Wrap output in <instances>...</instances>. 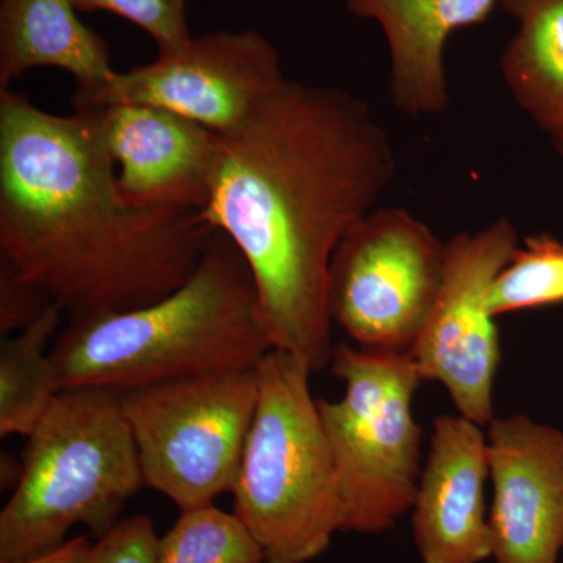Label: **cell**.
I'll return each mask as SVG.
<instances>
[{
	"label": "cell",
	"instance_id": "obj_1",
	"mask_svg": "<svg viewBox=\"0 0 563 563\" xmlns=\"http://www.w3.org/2000/svg\"><path fill=\"white\" fill-rule=\"evenodd\" d=\"M220 139L202 218L247 263L273 350L320 372L333 254L395 179L390 135L357 96L287 79Z\"/></svg>",
	"mask_w": 563,
	"mask_h": 563
},
{
	"label": "cell",
	"instance_id": "obj_2",
	"mask_svg": "<svg viewBox=\"0 0 563 563\" xmlns=\"http://www.w3.org/2000/svg\"><path fill=\"white\" fill-rule=\"evenodd\" d=\"M201 211L122 201L117 166L79 111L0 90V257L69 318L172 295L213 239Z\"/></svg>",
	"mask_w": 563,
	"mask_h": 563
},
{
	"label": "cell",
	"instance_id": "obj_3",
	"mask_svg": "<svg viewBox=\"0 0 563 563\" xmlns=\"http://www.w3.org/2000/svg\"><path fill=\"white\" fill-rule=\"evenodd\" d=\"M272 351L247 263L217 231L180 288L139 309L69 318L52 343L51 357L62 390L121 393L199 374L255 369Z\"/></svg>",
	"mask_w": 563,
	"mask_h": 563
},
{
	"label": "cell",
	"instance_id": "obj_4",
	"mask_svg": "<svg viewBox=\"0 0 563 563\" xmlns=\"http://www.w3.org/2000/svg\"><path fill=\"white\" fill-rule=\"evenodd\" d=\"M22 465L0 512V563L58 547L74 526L101 539L146 487L118 393L106 388L58 393L27 437Z\"/></svg>",
	"mask_w": 563,
	"mask_h": 563
},
{
	"label": "cell",
	"instance_id": "obj_5",
	"mask_svg": "<svg viewBox=\"0 0 563 563\" xmlns=\"http://www.w3.org/2000/svg\"><path fill=\"white\" fill-rule=\"evenodd\" d=\"M302 358L272 351L255 368L257 406L231 495L266 563H309L344 532V504Z\"/></svg>",
	"mask_w": 563,
	"mask_h": 563
},
{
	"label": "cell",
	"instance_id": "obj_6",
	"mask_svg": "<svg viewBox=\"0 0 563 563\" xmlns=\"http://www.w3.org/2000/svg\"><path fill=\"white\" fill-rule=\"evenodd\" d=\"M336 401L317 399L344 504V532L390 531L410 512L420 481L422 429L413 398L421 383L409 352L333 347Z\"/></svg>",
	"mask_w": 563,
	"mask_h": 563
},
{
	"label": "cell",
	"instance_id": "obj_7",
	"mask_svg": "<svg viewBox=\"0 0 563 563\" xmlns=\"http://www.w3.org/2000/svg\"><path fill=\"white\" fill-rule=\"evenodd\" d=\"M255 369L199 374L118 393L144 485L180 512L231 493L257 406Z\"/></svg>",
	"mask_w": 563,
	"mask_h": 563
},
{
	"label": "cell",
	"instance_id": "obj_8",
	"mask_svg": "<svg viewBox=\"0 0 563 563\" xmlns=\"http://www.w3.org/2000/svg\"><path fill=\"white\" fill-rule=\"evenodd\" d=\"M442 242L409 210L374 209L344 233L329 272V314L357 346L410 352L437 301Z\"/></svg>",
	"mask_w": 563,
	"mask_h": 563
},
{
	"label": "cell",
	"instance_id": "obj_9",
	"mask_svg": "<svg viewBox=\"0 0 563 563\" xmlns=\"http://www.w3.org/2000/svg\"><path fill=\"white\" fill-rule=\"evenodd\" d=\"M518 243L507 217L446 242L442 288L409 352L421 379L442 384L457 413L483 428L496 418L493 390L501 362L488 292Z\"/></svg>",
	"mask_w": 563,
	"mask_h": 563
},
{
	"label": "cell",
	"instance_id": "obj_10",
	"mask_svg": "<svg viewBox=\"0 0 563 563\" xmlns=\"http://www.w3.org/2000/svg\"><path fill=\"white\" fill-rule=\"evenodd\" d=\"M285 77L276 46L257 31L192 36L154 62L114 74L95 88H76L73 110L147 106L173 111L210 131L232 132Z\"/></svg>",
	"mask_w": 563,
	"mask_h": 563
},
{
	"label": "cell",
	"instance_id": "obj_11",
	"mask_svg": "<svg viewBox=\"0 0 563 563\" xmlns=\"http://www.w3.org/2000/svg\"><path fill=\"white\" fill-rule=\"evenodd\" d=\"M74 111L87 118L109 152L128 206L206 209L220 162V133L155 107L120 103Z\"/></svg>",
	"mask_w": 563,
	"mask_h": 563
},
{
	"label": "cell",
	"instance_id": "obj_12",
	"mask_svg": "<svg viewBox=\"0 0 563 563\" xmlns=\"http://www.w3.org/2000/svg\"><path fill=\"white\" fill-rule=\"evenodd\" d=\"M487 429L493 562H561L563 432L521 413Z\"/></svg>",
	"mask_w": 563,
	"mask_h": 563
},
{
	"label": "cell",
	"instance_id": "obj_13",
	"mask_svg": "<svg viewBox=\"0 0 563 563\" xmlns=\"http://www.w3.org/2000/svg\"><path fill=\"white\" fill-rule=\"evenodd\" d=\"M483 426L442 415L415 493L413 542L421 563H483L492 559L485 485L490 481Z\"/></svg>",
	"mask_w": 563,
	"mask_h": 563
},
{
	"label": "cell",
	"instance_id": "obj_14",
	"mask_svg": "<svg viewBox=\"0 0 563 563\" xmlns=\"http://www.w3.org/2000/svg\"><path fill=\"white\" fill-rule=\"evenodd\" d=\"M383 29L390 51V98L410 118L450 110L444 52L455 32L484 24L498 0H344Z\"/></svg>",
	"mask_w": 563,
	"mask_h": 563
},
{
	"label": "cell",
	"instance_id": "obj_15",
	"mask_svg": "<svg viewBox=\"0 0 563 563\" xmlns=\"http://www.w3.org/2000/svg\"><path fill=\"white\" fill-rule=\"evenodd\" d=\"M77 13L73 0H0V90L36 68L65 70L76 88L109 81V43Z\"/></svg>",
	"mask_w": 563,
	"mask_h": 563
},
{
	"label": "cell",
	"instance_id": "obj_16",
	"mask_svg": "<svg viewBox=\"0 0 563 563\" xmlns=\"http://www.w3.org/2000/svg\"><path fill=\"white\" fill-rule=\"evenodd\" d=\"M517 21L501 76L515 103L563 155V0H501Z\"/></svg>",
	"mask_w": 563,
	"mask_h": 563
},
{
	"label": "cell",
	"instance_id": "obj_17",
	"mask_svg": "<svg viewBox=\"0 0 563 563\" xmlns=\"http://www.w3.org/2000/svg\"><path fill=\"white\" fill-rule=\"evenodd\" d=\"M63 310L52 303L38 320L2 335L0 343V437L27 439L62 391L51 347Z\"/></svg>",
	"mask_w": 563,
	"mask_h": 563
},
{
	"label": "cell",
	"instance_id": "obj_18",
	"mask_svg": "<svg viewBox=\"0 0 563 563\" xmlns=\"http://www.w3.org/2000/svg\"><path fill=\"white\" fill-rule=\"evenodd\" d=\"M157 563H266L261 544L235 514L209 506L180 512L158 540Z\"/></svg>",
	"mask_w": 563,
	"mask_h": 563
},
{
	"label": "cell",
	"instance_id": "obj_19",
	"mask_svg": "<svg viewBox=\"0 0 563 563\" xmlns=\"http://www.w3.org/2000/svg\"><path fill=\"white\" fill-rule=\"evenodd\" d=\"M563 303V242L533 233L518 243L493 280L488 307L496 318Z\"/></svg>",
	"mask_w": 563,
	"mask_h": 563
},
{
	"label": "cell",
	"instance_id": "obj_20",
	"mask_svg": "<svg viewBox=\"0 0 563 563\" xmlns=\"http://www.w3.org/2000/svg\"><path fill=\"white\" fill-rule=\"evenodd\" d=\"M84 13L106 11L132 22L154 40L158 54L177 51L192 38L185 0H73Z\"/></svg>",
	"mask_w": 563,
	"mask_h": 563
},
{
	"label": "cell",
	"instance_id": "obj_21",
	"mask_svg": "<svg viewBox=\"0 0 563 563\" xmlns=\"http://www.w3.org/2000/svg\"><path fill=\"white\" fill-rule=\"evenodd\" d=\"M158 540L146 515L122 518L110 532L95 540L87 563H157Z\"/></svg>",
	"mask_w": 563,
	"mask_h": 563
},
{
	"label": "cell",
	"instance_id": "obj_22",
	"mask_svg": "<svg viewBox=\"0 0 563 563\" xmlns=\"http://www.w3.org/2000/svg\"><path fill=\"white\" fill-rule=\"evenodd\" d=\"M49 296L38 285L22 277L5 258L0 257V331L11 335L31 325L52 306Z\"/></svg>",
	"mask_w": 563,
	"mask_h": 563
},
{
	"label": "cell",
	"instance_id": "obj_23",
	"mask_svg": "<svg viewBox=\"0 0 563 563\" xmlns=\"http://www.w3.org/2000/svg\"><path fill=\"white\" fill-rule=\"evenodd\" d=\"M92 547L95 543H91L87 536H76L44 553L5 563H87Z\"/></svg>",
	"mask_w": 563,
	"mask_h": 563
},
{
	"label": "cell",
	"instance_id": "obj_24",
	"mask_svg": "<svg viewBox=\"0 0 563 563\" xmlns=\"http://www.w3.org/2000/svg\"><path fill=\"white\" fill-rule=\"evenodd\" d=\"M0 485H2V490H14L20 484L22 477V470H24V465H22V461H18L13 455L2 454V461H0Z\"/></svg>",
	"mask_w": 563,
	"mask_h": 563
}]
</instances>
